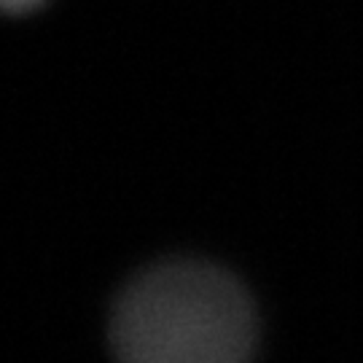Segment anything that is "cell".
<instances>
[{"instance_id":"cell-1","label":"cell","mask_w":363,"mask_h":363,"mask_svg":"<svg viewBox=\"0 0 363 363\" xmlns=\"http://www.w3.org/2000/svg\"><path fill=\"white\" fill-rule=\"evenodd\" d=\"M256 307L232 272L196 259L156 264L116 298V363H250Z\"/></svg>"},{"instance_id":"cell-2","label":"cell","mask_w":363,"mask_h":363,"mask_svg":"<svg viewBox=\"0 0 363 363\" xmlns=\"http://www.w3.org/2000/svg\"><path fill=\"white\" fill-rule=\"evenodd\" d=\"M46 0H0V13L9 16H25V13L40 9Z\"/></svg>"}]
</instances>
